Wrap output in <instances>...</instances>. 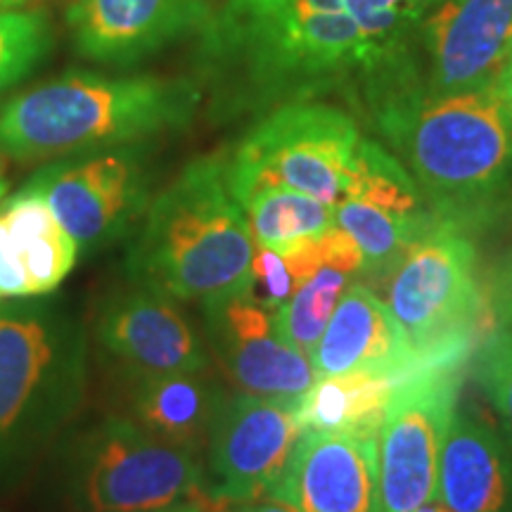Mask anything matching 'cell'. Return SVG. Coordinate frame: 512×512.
I'll list each match as a JSON object with an SVG mask.
<instances>
[{
  "label": "cell",
  "instance_id": "cell-10",
  "mask_svg": "<svg viewBox=\"0 0 512 512\" xmlns=\"http://www.w3.org/2000/svg\"><path fill=\"white\" fill-rule=\"evenodd\" d=\"M48 202L79 252L119 240L150 207V183L138 150L62 159L24 185Z\"/></svg>",
  "mask_w": 512,
  "mask_h": 512
},
{
  "label": "cell",
  "instance_id": "cell-22",
  "mask_svg": "<svg viewBox=\"0 0 512 512\" xmlns=\"http://www.w3.org/2000/svg\"><path fill=\"white\" fill-rule=\"evenodd\" d=\"M437 221L434 214H399L354 197H344L335 204V223L361 247L363 273L373 280H389L403 254Z\"/></svg>",
  "mask_w": 512,
  "mask_h": 512
},
{
  "label": "cell",
  "instance_id": "cell-25",
  "mask_svg": "<svg viewBox=\"0 0 512 512\" xmlns=\"http://www.w3.org/2000/svg\"><path fill=\"white\" fill-rule=\"evenodd\" d=\"M344 197H354V200L375 204V207L389 211H399V214H434L422 190L418 188V183H415V178L408 174L406 166L392 152H387L382 145L366 138L358 145L354 171H351L349 188Z\"/></svg>",
  "mask_w": 512,
  "mask_h": 512
},
{
  "label": "cell",
  "instance_id": "cell-6",
  "mask_svg": "<svg viewBox=\"0 0 512 512\" xmlns=\"http://www.w3.org/2000/svg\"><path fill=\"white\" fill-rule=\"evenodd\" d=\"M387 306L406 335L415 370L460 368L486 311L477 249L465 228L437 221L387 280Z\"/></svg>",
  "mask_w": 512,
  "mask_h": 512
},
{
  "label": "cell",
  "instance_id": "cell-2",
  "mask_svg": "<svg viewBox=\"0 0 512 512\" xmlns=\"http://www.w3.org/2000/svg\"><path fill=\"white\" fill-rule=\"evenodd\" d=\"M195 60L228 110L313 100L368 74L344 0H228L197 31Z\"/></svg>",
  "mask_w": 512,
  "mask_h": 512
},
{
  "label": "cell",
  "instance_id": "cell-1",
  "mask_svg": "<svg viewBox=\"0 0 512 512\" xmlns=\"http://www.w3.org/2000/svg\"><path fill=\"white\" fill-rule=\"evenodd\" d=\"M363 95L437 219L465 230L494 219L512 190V117L494 86L430 95L403 62L363 81Z\"/></svg>",
  "mask_w": 512,
  "mask_h": 512
},
{
  "label": "cell",
  "instance_id": "cell-8",
  "mask_svg": "<svg viewBox=\"0 0 512 512\" xmlns=\"http://www.w3.org/2000/svg\"><path fill=\"white\" fill-rule=\"evenodd\" d=\"M202 491L197 448L171 444L136 420H105L79 453L76 496L86 512H159Z\"/></svg>",
  "mask_w": 512,
  "mask_h": 512
},
{
  "label": "cell",
  "instance_id": "cell-17",
  "mask_svg": "<svg viewBox=\"0 0 512 512\" xmlns=\"http://www.w3.org/2000/svg\"><path fill=\"white\" fill-rule=\"evenodd\" d=\"M79 245L34 190L0 207V299L46 297L74 271Z\"/></svg>",
  "mask_w": 512,
  "mask_h": 512
},
{
  "label": "cell",
  "instance_id": "cell-11",
  "mask_svg": "<svg viewBox=\"0 0 512 512\" xmlns=\"http://www.w3.org/2000/svg\"><path fill=\"white\" fill-rule=\"evenodd\" d=\"M302 437L294 403L238 394L223 401L209 434L204 494L219 503H245L271 494Z\"/></svg>",
  "mask_w": 512,
  "mask_h": 512
},
{
  "label": "cell",
  "instance_id": "cell-15",
  "mask_svg": "<svg viewBox=\"0 0 512 512\" xmlns=\"http://www.w3.org/2000/svg\"><path fill=\"white\" fill-rule=\"evenodd\" d=\"M209 0H72L67 22L83 57L133 64L204 27Z\"/></svg>",
  "mask_w": 512,
  "mask_h": 512
},
{
  "label": "cell",
  "instance_id": "cell-31",
  "mask_svg": "<svg viewBox=\"0 0 512 512\" xmlns=\"http://www.w3.org/2000/svg\"><path fill=\"white\" fill-rule=\"evenodd\" d=\"M235 512H297L290 503L280 501L275 496H261V498H252V501L238 503V510Z\"/></svg>",
  "mask_w": 512,
  "mask_h": 512
},
{
  "label": "cell",
  "instance_id": "cell-33",
  "mask_svg": "<svg viewBox=\"0 0 512 512\" xmlns=\"http://www.w3.org/2000/svg\"><path fill=\"white\" fill-rule=\"evenodd\" d=\"M415 512H451V510H448L446 505L439 501V498H434V501L425 503V505H422V508H418Z\"/></svg>",
  "mask_w": 512,
  "mask_h": 512
},
{
  "label": "cell",
  "instance_id": "cell-36",
  "mask_svg": "<svg viewBox=\"0 0 512 512\" xmlns=\"http://www.w3.org/2000/svg\"><path fill=\"white\" fill-rule=\"evenodd\" d=\"M5 192H8V178H5L3 162H0V200H3V197H5Z\"/></svg>",
  "mask_w": 512,
  "mask_h": 512
},
{
  "label": "cell",
  "instance_id": "cell-5",
  "mask_svg": "<svg viewBox=\"0 0 512 512\" xmlns=\"http://www.w3.org/2000/svg\"><path fill=\"white\" fill-rule=\"evenodd\" d=\"M86 384V335L67 311L0 299V463L48 441L76 413Z\"/></svg>",
  "mask_w": 512,
  "mask_h": 512
},
{
  "label": "cell",
  "instance_id": "cell-28",
  "mask_svg": "<svg viewBox=\"0 0 512 512\" xmlns=\"http://www.w3.org/2000/svg\"><path fill=\"white\" fill-rule=\"evenodd\" d=\"M479 382L512 432V330L501 328L479 354Z\"/></svg>",
  "mask_w": 512,
  "mask_h": 512
},
{
  "label": "cell",
  "instance_id": "cell-27",
  "mask_svg": "<svg viewBox=\"0 0 512 512\" xmlns=\"http://www.w3.org/2000/svg\"><path fill=\"white\" fill-rule=\"evenodd\" d=\"M53 48V24L43 10H0V93L17 86Z\"/></svg>",
  "mask_w": 512,
  "mask_h": 512
},
{
  "label": "cell",
  "instance_id": "cell-23",
  "mask_svg": "<svg viewBox=\"0 0 512 512\" xmlns=\"http://www.w3.org/2000/svg\"><path fill=\"white\" fill-rule=\"evenodd\" d=\"M256 247L285 252L335 228V207L287 188H259L240 204Z\"/></svg>",
  "mask_w": 512,
  "mask_h": 512
},
{
  "label": "cell",
  "instance_id": "cell-19",
  "mask_svg": "<svg viewBox=\"0 0 512 512\" xmlns=\"http://www.w3.org/2000/svg\"><path fill=\"white\" fill-rule=\"evenodd\" d=\"M437 498L451 512H512V451L477 415H453L441 451Z\"/></svg>",
  "mask_w": 512,
  "mask_h": 512
},
{
  "label": "cell",
  "instance_id": "cell-13",
  "mask_svg": "<svg viewBox=\"0 0 512 512\" xmlns=\"http://www.w3.org/2000/svg\"><path fill=\"white\" fill-rule=\"evenodd\" d=\"M209 347L247 394L297 403L316 382L311 358L280 337L254 294L233 292L202 302Z\"/></svg>",
  "mask_w": 512,
  "mask_h": 512
},
{
  "label": "cell",
  "instance_id": "cell-30",
  "mask_svg": "<svg viewBox=\"0 0 512 512\" xmlns=\"http://www.w3.org/2000/svg\"><path fill=\"white\" fill-rule=\"evenodd\" d=\"M496 297H498V313H501L505 328L512 330V249L510 254L505 256L501 273H498Z\"/></svg>",
  "mask_w": 512,
  "mask_h": 512
},
{
  "label": "cell",
  "instance_id": "cell-14",
  "mask_svg": "<svg viewBox=\"0 0 512 512\" xmlns=\"http://www.w3.org/2000/svg\"><path fill=\"white\" fill-rule=\"evenodd\" d=\"M268 496L297 512H382L377 439L302 432Z\"/></svg>",
  "mask_w": 512,
  "mask_h": 512
},
{
  "label": "cell",
  "instance_id": "cell-21",
  "mask_svg": "<svg viewBox=\"0 0 512 512\" xmlns=\"http://www.w3.org/2000/svg\"><path fill=\"white\" fill-rule=\"evenodd\" d=\"M223 396L202 373L143 377L133 394L138 425L171 444L197 448L209 439Z\"/></svg>",
  "mask_w": 512,
  "mask_h": 512
},
{
  "label": "cell",
  "instance_id": "cell-34",
  "mask_svg": "<svg viewBox=\"0 0 512 512\" xmlns=\"http://www.w3.org/2000/svg\"><path fill=\"white\" fill-rule=\"evenodd\" d=\"M34 3V0H0V10H15V8H24V5Z\"/></svg>",
  "mask_w": 512,
  "mask_h": 512
},
{
  "label": "cell",
  "instance_id": "cell-16",
  "mask_svg": "<svg viewBox=\"0 0 512 512\" xmlns=\"http://www.w3.org/2000/svg\"><path fill=\"white\" fill-rule=\"evenodd\" d=\"M98 342L121 366L143 377L204 373L207 351L174 299L136 287L107 302L98 320Z\"/></svg>",
  "mask_w": 512,
  "mask_h": 512
},
{
  "label": "cell",
  "instance_id": "cell-12",
  "mask_svg": "<svg viewBox=\"0 0 512 512\" xmlns=\"http://www.w3.org/2000/svg\"><path fill=\"white\" fill-rule=\"evenodd\" d=\"M415 43V64L430 95L491 86L512 55V0H437Z\"/></svg>",
  "mask_w": 512,
  "mask_h": 512
},
{
  "label": "cell",
  "instance_id": "cell-4",
  "mask_svg": "<svg viewBox=\"0 0 512 512\" xmlns=\"http://www.w3.org/2000/svg\"><path fill=\"white\" fill-rule=\"evenodd\" d=\"M200 100L190 79L64 74L0 102V155L36 162L136 143L183 128Z\"/></svg>",
  "mask_w": 512,
  "mask_h": 512
},
{
  "label": "cell",
  "instance_id": "cell-26",
  "mask_svg": "<svg viewBox=\"0 0 512 512\" xmlns=\"http://www.w3.org/2000/svg\"><path fill=\"white\" fill-rule=\"evenodd\" d=\"M349 287V273L323 264L304 280L292 297L273 311V323L280 337L294 349L311 354L318 344L320 335L328 328L332 313H335L339 299Z\"/></svg>",
  "mask_w": 512,
  "mask_h": 512
},
{
  "label": "cell",
  "instance_id": "cell-7",
  "mask_svg": "<svg viewBox=\"0 0 512 512\" xmlns=\"http://www.w3.org/2000/svg\"><path fill=\"white\" fill-rule=\"evenodd\" d=\"M361 131L347 112L316 100L273 107L228 159V183L242 204L259 188H287L335 204L347 195Z\"/></svg>",
  "mask_w": 512,
  "mask_h": 512
},
{
  "label": "cell",
  "instance_id": "cell-3",
  "mask_svg": "<svg viewBox=\"0 0 512 512\" xmlns=\"http://www.w3.org/2000/svg\"><path fill=\"white\" fill-rule=\"evenodd\" d=\"M254 238L228 183V159L185 166L150 207L128 249L138 287L171 299H211L252 290Z\"/></svg>",
  "mask_w": 512,
  "mask_h": 512
},
{
  "label": "cell",
  "instance_id": "cell-20",
  "mask_svg": "<svg viewBox=\"0 0 512 512\" xmlns=\"http://www.w3.org/2000/svg\"><path fill=\"white\" fill-rule=\"evenodd\" d=\"M401 380L380 373L316 377L309 392L294 403L302 432H342L377 439L387 403Z\"/></svg>",
  "mask_w": 512,
  "mask_h": 512
},
{
  "label": "cell",
  "instance_id": "cell-35",
  "mask_svg": "<svg viewBox=\"0 0 512 512\" xmlns=\"http://www.w3.org/2000/svg\"><path fill=\"white\" fill-rule=\"evenodd\" d=\"M159 512H207V510L183 503V505H174V508H166V510H159Z\"/></svg>",
  "mask_w": 512,
  "mask_h": 512
},
{
  "label": "cell",
  "instance_id": "cell-9",
  "mask_svg": "<svg viewBox=\"0 0 512 512\" xmlns=\"http://www.w3.org/2000/svg\"><path fill=\"white\" fill-rule=\"evenodd\" d=\"M458 368H422L396 384L377 434L382 512H415L437 498L444 441L456 415Z\"/></svg>",
  "mask_w": 512,
  "mask_h": 512
},
{
  "label": "cell",
  "instance_id": "cell-32",
  "mask_svg": "<svg viewBox=\"0 0 512 512\" xmlns=\"http://www.w3.org/2000/svg\"><path fill=\"white\" fill-rule=\"evenodd\" d=\"M491 86H494L496 95L501 98L505 110H508L510 117H512V55H510V60L503 64V69L498 72V76L494 79V83H491Z\"/></svg>",
  "mask_w": 512,
  "mask_h": 512
},
{
  "label": "cell",
  "instance_id": "cell-18",
  "mask_svg": "<svg viewBox=\"0 0 512 512\" xmlns=\"http://www.w3.org/2000/svg\"><path fill=\"white\" fill-rule=\"evenodd\" d=\"M316 377L380 373L406 377L415 361L392 309L366 285H349L309 354Z\"/></svg>",
  "mask_w": 512,
  "mask_h": 512
},
{
  "label": "cell",
  "instance_id": "cell-24",
  "mask_svg": "<svg viewBox=\"0 0 512 512\" xmlns=\"http://www.w3.org/2000/svg\"><path fill=\"white\" fill-rule=\"evenodd\" d=\"M434 3L437 0H344L366 43V79L380 69L415 57V34Z\"/></svg>",
  "mask_w": 512,
  "mask_h": 512
},
{
  "label": "cell",
  "instance_id": "cell-29",
  "mask_svg": "<svg viewBox=\"0 0 512 512\" xmlns=\"http://www.w3.org/2000/svg\"><path fill=\"white\" fill-rule=\"evenodd\" d=\"M297 290V280L287 266L285 256L275 249L256 247L252 261V292L254 299L268 311H278L292 292Z\"/></svg>",
  "mask_w": 512,
  "mask_h": 512
}]
</instances>
